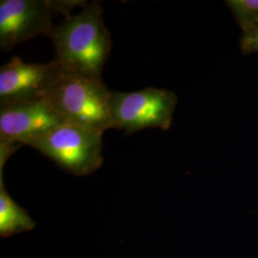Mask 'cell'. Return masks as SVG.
Listing matches in <instances>:
<instances>
[{
  "label": "cell",
  "mask_w": 258,
  "mask_h": 258,
  "mask_svg": "<svg viewBox=\"0 0 258 258\" xmlns=\"http://www.w3.org/2000/svg\"><path fill=\"white\" fill-rule=\"evenodd\" d=\"M35 222L7 192L3 181V166H0V233L3 236L30 231Z\"/></svg>",
  "instance_id": "8"
},
{
  "label": "cell",
  "mask_w": 258,
  "mask_h": 258,
  "mask_svg": "<svg viewBox=\"0 0 258 258\" xmlns=\"http://www.w3.org/2000/svg\"><path fill=\"white\" fill-rule=\"evenodd\" d=\"M63 121L46 100L1 104L0 141L31 146Z\"/></svg>",
  "instance_id": "7"
},
{
  "label": "cell",
  "mask_w": 258,
  "mask_h": 258,
  "mask_svg": "<svg viewBox=\"0 0 258 258\" xmlns=\"http://www.w3.org/2000/svg\"><path fill=\"white\" fill-rule=\"evenodd\" d=\"M102 135L100 131L65 120L30 147L74 175H90L103 162Z\"/></svg>",
  "instance_id": "3"
},
{
  "label": "cell",
  "mask_w": 258,
  "mask_h": 258,
  "mask_svg": "<svg viewBox=\"0 0 258 258\" xmlns=\"http://www.w3.org/2000/svg\"><path fill=\"white\" fill-rule=\"evenodd\" d=\"M240 47L246 55L258 53V22L242 31Z\"/></svg>",
  "instance_id": "10"
},
{
  "label": "cell",
  "mask_w": 258,
  "mask_h": 258,
  "mask_svg": "<svg viewBox=\"0 0 258 258\" xmlns=\"http://www.w3.org/2000/svg\"><path fill=\"white\" fill-rule=\"evenodd\" d=\"M178 98L167 89L148 87L135 92H111V115L116 128L132 134L147 128L170 127Z\"/></svg>",
  "instance_id": "5"
},
{
  "label": "cell",
  "mask_w": 258,
  "mask_h": 258,
  "mask_svg": "<svg viewBox=\"0 0 258 258\" xmlns=\"http://www.w3.org/2000/svg\"><path fill=\"white\" fill-rule=\"evenodd\" d=\"M102 14L98 2L86 3L81 13L67 17L49 34L55 47L54 59L65 74L101 78L112 47Z\"/></svg>",
  "instance_id": "1"
},
{
  "label": "cell",
  "mask_w": 258,
  "mask_h": 258,
  "mask_svg": "<svg viewBox=\"0 0 258 258\" xmlns=\"http://www.w3.org/2000/svg\"><path fill=\"white\" fill-rule=\"evenodd\" d=\"M80 0H2L0 2V48L8 52L38 35H47L53 28L52 19L61 13L67 17Z\"/></svg>",
  "instance_id": "4"
},
{
  "label": "cell",
  "mask_w": 258,
  "mask_h": 258,
  "mask_svg": "<svg viewBox=\"0 0 258 258\" xmlns=\"http://www.w3.org/2000/svg\"><path fill=\"white\" fill-rule=\"evenodd\" d=\"M111 92L102 77L64 74L44 100L66 121L104 133L116 128L111 115Z\"/></svg>",
  "instance_id": "2"
},
{
  "label": "cell",
  "mask_w": 258,
  "mask_h": 258,
  "mask_svg": "<svg viewBox=\"0 0 258 258\" xmlns=\"http://www.w3.org/2000/svg\"><path fill=\"white\" fill-rule=\"evenodd\" d=\"M64 74L55 59L40 64L15 56L0 68V105L44 100Z\"/></svg>",
  "instance_id": "6"
},
{
  "label": "cell",
  "mask_w": 258,
  "mask_h": 258,
  "mask_svg": "<svg viewBox=\"0 0 258 258\" xmlns=\"http://www.w3.org/2000/svg\"><path fill=\"white\" fill-rule=\"evenodd\" d=\"M226 4L242 31L257 23L258 0H227Z\"/></svg>",
  "instance_id": "9"
}]
</instances>
